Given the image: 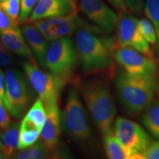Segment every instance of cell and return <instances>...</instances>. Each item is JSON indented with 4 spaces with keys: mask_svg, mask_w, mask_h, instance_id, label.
Returning a JSON list of instances; mask_svg holds the SVG:
<instances>
[{
    "mask_svg": "<svg viewBox=\"0 0 159 159\" xmlns=\"http://www.w3.org/2000/svg\"><path fill=\"white\" fill-rule=\"evenodd\" d=\"M102 33H105L95 25L88 24L75 32L77 59L85 72L107 71L114 66L116 40L112 37L100 36Z\"/></svg>",
    "mask_w": 159,
    "mask_h": 159,
    "instance_id": "1",
    "label": "cell"
},
{
    "mask_svg": "<svg viewBox=\"0 0 159 159\" xmlns=\"http://www.w3.org/2000/svg\"><path fill=\"white\" fill-rule=\"evenodd\" d=\"M114 89L123 110L129 116H138L155 99L158 89L156 79L116 71Z\"/></svg>",
    "mask_w": 159,
    "mask_h": 159,
    "instance_id": "2",
    "label": "cell"
},
{
    "mask_svg": "<svg viewBox=\"0 0 159 159\" xmlns=\"http://www.w3.org/2000/svg\"><path fill=\"white\" fill-rule=\"evenodd\" d=\"M81 94L97 128L101 134L113 133L117 108L108 83L100 79H91L82 85Z\"/></svg>",
    "mask_w": 159,
    "mask_h": 159,
    "instance_id": "3",
    "label": "cell"
},
{
    "mask_svg": "<svg viewBox=\"0 0 159 159\" xmlns=\"http://www.w3.org/2000/svg\"><path fill=\"white\" fill-rule=\"evenodd\" d=\"M61 123L66 134L75 142L84 144L92 140V128L77 89H70L67 94Z\"/></svg>",
    "mask_w": 159,
    "mask_h": 159,
    "instance_id": "4",
    "label": "cell"
},
{
    "mask_svg": "<svg viewBox=\"0 0 159 159\" xmlns=\"http://www.w3.org/2000/svg\"><path fill=\"white\" fill-rule=\"evenodd\" d=\"M22 66L30 84L43 101L45 108L58 103L61 91L70 78L46 72L33 61H25Z\"/></svg>",
    "mask_w": 159,
    "mask_h": 159,
    "instance_id": "5",
    "label": "cell"
},
{
    "mask_svg": "<svg viewBox=\"0 0 159 159\" xmlns=\"http://www.w3.org/2000/svg\"><path fill=\"white\" fill-rule=\"evenodd\" d=\"M78 62L75 43L69 36L52 40L45 56L44 68L52 74L70 78Z\"/></svg>",
    "mask_w": 159,
    "mask_h": 159,
    "instance_id": "6",
    "label": "cell"
},
{
    "mask_svg": "<svg viewBox=\"0 0 159 159\" xmlns=\"http://www.w3.org/2000/svg\"><path fill=\"white\" fill-rule=\"evenodd\" d=\"M5 94L9 112L16 118H21L28 111L33 99V92L27 78L18 69L5 71Z\"/></svg>",
    "mask_w": 159,
    "mask_h": 159,
    "instance_id": "7",
    "label": "cell"
},
{
    "mask_svg": "<svg viewBox=\"0 0 159 159\" xmlns=\"http://www.w3.org/2000/svg\"><path fill=\"white\" fill-rule=\"evenodd\" d=\"M116 45L119 47H130L147 56L154 58V52L139 30L138 19L128 12L119 13L116 25Z\"/></svg>",
    "mask_w": 159,
    "mask_h": 159,
    "instance_id": "8",
    "label": "cell"
},
{
    "mask_svg": "<svg viewBox=\"0 0 159 159\" xmlns=\"http://www.w3.org/2000/svg\"><path fill=\"white\" fill-rule=\"evenodd\" d=\"M114 60L129 75L156 79L158 66L154 58L130 47H119L114 52Z\"/></svg>",
    "mask_w": 159,
    "mask_h": 159,
    "instance_id": "9",
    "label": "cell"
},
{
    "mask_svg": "<svg viewBox=\"0 0 159 159\" xmlns=\"http://www.w3.org/2000/svg\"><path fill=\"white\" fill-rule=\"evenodd\" d=\"M113 132L125 146L141 155L152 142L150 135L141 125L122 116L116 117Z\"/></svg>",
    "mask_w": 159,
    "mask_h": 159,
    "instance_id": "10",
    "label": "cell"
},
{
    "mask_svg": "<svg viewBox=\"0 0 159 159\" xmlns=\"http://www.w3.org/2000/svg\"><path fill=\"white\" fill-rule=\"evenodd\" d=\"M33 23L48 41L69 36L86 24L77 16V12L61 16L37 20Z\"/></svg>",
    "mask_w": 159,
    "mask_h": 159,
    "instance_id": "11",
    "label": "cell"
},
{
    "mask_svg": "<svg viewBox=\"0 0 159 159\" xmlns=\"http://www.w3.org/2000/svg\"><path fill=\"white\" fill-rule=\"evenodd\" d=\"M79 7L89 21L106 34L116 30L119 14L103 0H79Z\"/></svg>",
    "mask_w": 159,
    "mask_h": 159,
    "instance_id": "12",
    "label": "cell"
},
{
    "mask_svg": "<svg viewBox=\"0 0 159 159\" xmlns=\"http://www.w3.org/2000/svg\"><path fill=\"white\" fill-rule=\"evenodd\" d=\"M47 118L41 130V142L50 152L56 151L61 136V114L58 103L46 107Z\"/></svg>",
    "mask_w": 159,
    "mask_h": 159,
    "instance_id": "13",
    "label": "cell"
},
{
    "mask_svg": "<svg viewBox=\"0 0 159 159\" xmlns=\"http://www.w3.org/2000/svg\"><path fill=\"white\" fill-rule=\"evenodd\" d=\"M76 12L72 0H39L29 18L30 22L48 18L61 16Z\"/></svg>",
    "mask_w": 159,
    "mask_h": 159,
    "instance_id": "14",
    "label": "cell"
},
{
    "mask_svg": "<svg viewBox=\"0 0 159 159\" xmlns=\"http://www.w3.org/2000/svg\"><path fill=\"white\" fill-rule=\"evenodd\" d=\"M0 38L5 47L13 54L34 62V55L27 45L21 30L18 27L0 31Z\"/></svg>",
    "mask_w": 159,
    "mask_h": 159,
    "instance_id": "15",
    "label": "cell"
},
{
    "mask_svg": "<svg viewBox=\"0 0 159 159\" xmlns=\"http://www.w3.org/2000/svg\"><path fill=\"white\" fill-rule=\"evenodd\" d=\"M21 30L38 62L44 67L45 56L49 47L48 41L33 24L24 25Z\"/></svg>",
    "mask_w": 159,
    "mask_h": 159,
    "instance_id": "16",
    "label": "cell"
},
{
    "mask_svg": "<svg viewBox=\"0 0 159 159\" xmlns=\"http://www.w3.org/2000/svg\"><path fill=\"white\" fill-rule=\"evenodd\" d=\"M103 147L107 156L110 159H143L142 155L135 152L125 146L114 132L102 136Z\"/></svg>",
    "mask_w": 159,
    "mask_h": 159,
    "instance_id": "17",
    "label": "cell"
},
{
    "mask_svg": "<svg viewBox=\"0 0 159 159\" xmlns=\"http://www.w3.org/2000/svg\"><path fill=\"white\" fill-rule=\"evenodd\" d=\"M140 120L144 128L159 140V99H154L141 113Z\"/></svg>",
    "mask_w": 159,
    "mask_h": 159,
    "instance_id": "18",
    "label": "cell"
},
{
    "mask_svg": "<svg viewBox=\"0 0 159 159\" xmlns=\"http://www.w3.org/2000/svg\"><path fill=\"white\" fill-rule=\"evenodd\" d=\"M20 125L17 122L11 123L3 133L0 135L4 153L6 158L13 157L18 149L19 139Z\"/></svg>",
    "mask_w": 159,
    "mask_h": 159,
    "instance_id": "19",
    "label": "cell"
},
{
    "mask_svg": "<svg viewBox=\"0 0 159 159\" xmlns=\"http://www.w3.org/2000/svg\"><path fill=\"white\" fill-rule=\"evenodd\" d=\"M40 135L41 130L23 119L20 125L18 150H24L34 144L39 139Z\"/></svg>",
    "mask_w": 159,
    "mask_h": 159,
    "instance_id": "20",
    "label": "cell"
},
{
    "mask_svg": "<svg viewBox=\"0 0 159 159\" xmlns=\"http://www.w3.org/2000/svg\"><path fill=\"white\" fill-rule=\"evenodd\" d=\"M47 118V111L41 98L37 99L26 113L24 119L41 130Z\"/></svg>",
    "mask_w": 159,
    "mask_h": 159,
    "instance_id": "21",
    "label": "cell"
},
{
    "mask_svg": "<svg viewBox=\"0 0 159 159\" xmlns=\"http://www.w3.org/2000/svg\"><path fill=\"white\" fill-rule=\"evenodd\" d=\"M50 156V151L46 148L41 141H40L29 148L15 152L13 158L17 159H43L49 158Z\"/></svg>",
    "mask_w": 159,
    "mask_h": 159,
    "instance_id": "22",
    "label": "cell"
},
{
    "mask_svg": "<svg viewBox=\"0 0 159 159\" xmlns=\"http://www.w3.org/2000/svg\"><path fill=\"white\" fill-rule=\"evenodd\" d=\"M144 13L156 30L157 37L156 47L159 52V0H145Z\"/></svg>",
    "mask_w": 159,
    "mask_h": 159,
    "instance_id": "23",
    "label": "cell"
},
{
    "mask_svg": "<svg viewBox=\"0 0 159 159\" xmlns=\"http://www.w3.org/2000/svg\"><path fill=\"white\" fill-rule=\"evenodd\" d=\"M0 7L14 23L19 25L21 0H4L0 2Z\"/></svg>",
    "mask_w": 159,
    "mask_h": 159,
    "instance_id": "24",
    "label": "cell"
},
{
    "mask_svg": "<svg viewBox=\"0 0 159 159\" xmlns=\"http://www.w3.org/2000/svg\"><path fill=\"white\" fill-rule=\"evenodd\" d=\"M138 25L139 30L148 42L150 45L156 46L157 42V37L156 30L150 20L147 18L138 19Z\"/></svg>",
    "mask_w": 159,
    "mask_h": 159,
    "instance_id": "25",
    "label": "cell"
},
{
    "mask_svg": "<svg viewBox=\"0 0 159 159\" xmlns=\"http://www.w3.org/2000/svg\"><path fill=\"white\" fill-rule=\"evenodd\" d=\"M145 0H124L127 12L136 16H140L144 13Z\"/></svg>",
    "mask_w": 159,
    "mask_h": 159,
    "instance_id": "26",
    "label": "cell"
},
{
    "mask_svg": "<svg viewBox=\"0 0 159 159\" xmlns=\"http://www.w3.org/2000/svg\"><path fill=\"white\" fill-rule=\"evenodd\" d=\"M39 0H21V12H20L19 22L25 23L29 19L32 11Z\"/></svg>",
    "mask_w": 159,
    "mask_h": 159,
    "instance_id": "27",
    "label": "cell"
},
{
    "mask_svg": "<svg viewBox=\"0 0 159 159\" xmlns=\"http://www.w3.org/2000/svg\"><path fill=\"white\" fill-rule=\"evenodd\" d=\"M15 62L13 53L4 44L0 38V66H10Z\"/></svg>",
    "mask_w": 159,
    "mask_h": 159,
    "instance_id": "28",
    "label": "cell"
},
{
    "mask_svg": "<svg viewBox=\"0 0 159 159\" xmlns=\"http://www.w3.org/2000/svg\"><path fill=\"white\" fill-rule=\"evenodd\" d=\"M8 112L9 111L0 99V129L1 130H5L11 123V116Z\"/></svg>",
    "mask_w": 159,
    "mask_h": 159,
    "instance_id": "29",
    "label": "cell"
},
{
    "mask_svg": "<svg viewBox=\"0 0 159 159\" xmlns=\"http://www.w3.org/2000/svg\"><path fill=\"white\" fill-rule=\"evenodd\" d=\"M142 156L143 159H159V140L151 142Z\"/></svg>",
    "mask_w": 159,
    "mask_h": 159,
    "instance_id": "30",
    "label": "cell"
},
{
    "mask_svg": "<svg viewBox=\"0 0 159 159\" xmlns=\"http://www.w3.org/2000/svg\"><path fill=\"white\" fill-rule=\"evenodd\" d=\"M18 25L13 21L11 18L5 13V12L0 7V31L16 27Z\"/></svg>",
    "mask_w": 159,
    "mask_h": 159,
    "instance_id": "31",
    "label": "cell"
},
{
    "mask_svg": "<svg viewBox=\"0 0 159 159\" xmlns=\"http://www.w3.org/2000/svg\"><path fill=\"white\" fill-rule=\"evenodd\" d=\"M0 99L5 104L7 110L9 111V105L5 94V77L1 69H0Z\"/></svg>",
    "mask_w": 159,
    "mask_h": 159,
    "instance_id": "32",
    "label": "cell"
},
{
    "mask_svg": "<svg viewBox=\"0 0 159 159\" xmlns=\"http://www.w3.org/2000/svg\"><path fill=\"white\" fill-rule=\"evenodd\" d=\"M115 9L120 12H127L126 7H125L124 0H107Z\"/></svg>",
    "mask_w": 159,
    "mask_h": 159,
    "instance_id": "33",
    "label": "cell"
},
{
    "mask_svg": "<svg viewBox=\"0 0 159 159\" xmlns=\"http://www.w3.org/2000/svg\"><path fill=\"white\" fill-rule=\"evenodd\" d=\"M3 158H6V157L5 156V153H4L2 144L1 139H0V159H3Z\"/></svg>",
    "mask_w": 159,
    "mask_h": 159,
    "instance_id": "34",
    "label": "cell"
},
{
    "mask_svg": "<svg viewBox=\"0 0 159 159\" xmlns=\"http://www.w3.org/2000/svg\"><path fill=\"white\" fill-rule=\"evenodd\" d=\"M157 91H158V96H159V83L158 85V89H157Z\"/></svg>",
    "mask_w": 159,
    "mask_h": 159,
    "instance_id": "35",
    "label": "cell"
},
{
    "mask_svg": "<svg viewBox=\"0 0 159 159\" xmlns=\"http://www.w3.org/2000/svg\"><path fill=\"white\" fill-rule=\"evenodd\" d=\"M73 1H74V2H75V1H77V0H73Z\"/></svg>",
    "mask_w": 159,
    "mask_h": 159,
    "instance_id": "36",
    "label": "cell"
},
{
    "mask_svg": "<svg viewBox=\"0 0 159 159\" xmlns=\"http://www.w3.org/2000/svg\"><path fill=\"white\" fill-rule=\"evenodd\" d=\"M2 1H4V0H0V2H2Z\"/></svg>",
    "mask_w": 159,
    "mask_h": 159,
    "instance_id": "37",
    "label": "cell"
},
{
    "mask_svg": "<svg viewBox=\"0 0 159 159\" xmlns=\"http://www.w3.org/2000/svg\"><path fill=\"white\" fill-rule=\"evenodd\" d=\"M72 1H73V0H72ZM73 2H74V1H73Z\"/></svg>",
    "mask_w": 159,
    "mask_h": 159,
    "instance_id": "38",
    "label": "cell"
}]
</instances>
